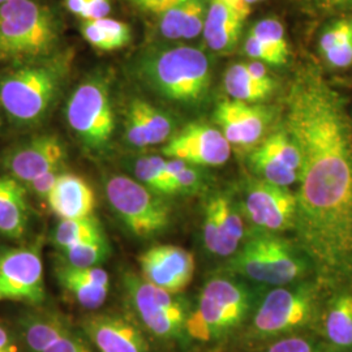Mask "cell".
I'll use <instances>...</instances> for the list:
<instances>
[{
	"mask_svg": "<svg viewBox=\"0 0 352 352\" xmlns=\"http://www.w3.org/2000/svg\"><path fill=\"white\" fill-rule=\"evenodd\" d=\"M72 322L58 311H28L17 320V334L25 352H42L58 340Z\"/></svg>",
	"mask_w": 352,
	"mask_h": 352,
	"instance_id": "obj_22",
	"label": "cell"
},
{
	"mask_svg": "<svg viewBox=\"0 0 352 352\" xmlns=\"http://www.w3.org/2000/svg\"><path fill=\"white\" fill-rule=\"evenodd\" d=\"M250 161L253 171L265 182L282 187H289L294 183H299L300 174L298 171H294L287 166L280 164L260 146L253 151Z\"/></svg>",
	"mask_w": 352,
	"mask_h": 352,
	"instance_id": "obj_29",
	"label": "cell"
},
{
	"mask_svg": "<svg viewBox=\"0 0 352 352\" xmlns=\"http://www.w3.org/2000/svg\"><path fill=\"white\" fill-rule=\"evenodd\" d=\"M135 175L140 183L158 195H174L171 179L166 171V160L162 157L139 158L135 164Z\"/></svg>",
	"mask_w": 352,
	"mask_h": 352,
	"instance_id": "obj_30",
	"label": "cell"
},
{
	"mask_svg": "<svg viewBox=\"0 0 352 352\" xmlns=\"http://www.w3.org/2000/svg\"><path fill=\"white\" fill-rule=\"evenodd\" d=\"M200 174L190 166L173 177V187L175 193H190L200 187Z\"/></svg>",
	"mask_w": 352,
	"mask_h": 352,
	"instance_id": "obj_39",
	"label": "cell"
},
{
	"mask_svg": "<svg viewBox=\"0 0 352 352\" xmlns=\"http://www.w3.org/2000/svg\"><path fill=\"white\" fill-rule=\"evenodd\" d=\"M350 39H352V20H340L322 34L320 39V50L324 55Z\"/></svg>",
	"mask_w": 352,
	"mask_h": 352,
	"instance_id": "obj_35",
	"label": "cell"
},
{
	"mask_svg": "<svg viewBox=\"0 0 352 352\" xmlns=\"http://www.w3.org/2000/svg\"><path fill=\"white\" fill-rule=\"evenodd\" d=\"M257 1H261V0H257Z\"/></svg>",
	"mask_w": 352,
	"mask_h": 352,
	"instance_id": "obj_49",
	"label": "cell"
},
{
	"mask_svg": "<svg viewBox=\"0 0 352 352\" xmlns=\"http://www.w3.org/2000/svg\"><path fill=\"white\" fill-rule=\"evenodd\" d=\"M142 69L158 93L182 103L201 101L210 84L208 56L201 50L188 46L153 55Z\"/></svg>",
	"mask_w": 352,
	"mask_h": 352,
	"instance_id": "obj_4",
	"label": "cell"
},
{
	"mask_svg": "<svg viewBox=\"0 0 352 352\" xmlns=\"http://www.w3.org/2000/svg\"><path fill=\"white\" fill-rule=\"evenodd\" d=\"M97 23L100 24L109 38L113 51L119 50L129 43L132 34H131L129 26L126 25V23L109 19V17L97 19Z\"/></svg>",
	"mask_w": 352,
	"mask_h": 352,
	"instance_id": "obj_36",
	"label": "cell"
},
{
	"mask_svg": "<svg viewBox=\"0 0 352 352\" xmlns=\"http://www.w3.org/2000/svg\"><path fill=\"white\" fill-rule=\"evenodd\" d=\"M91 346L87 336L72 327L42 352H93Z\"/></svg>",
	"mask_w": 352,
	"mask_h": 352,
	"instance_id": "obj_33",
	"label": "cell"
},
{
	"mask_svg": "<svg viewBox=\"0 0 352 352\" xmlns=\"http://www.w3.org/2000/svg\"><path fill=\"white\" fill-rule=\"evenodd\" d=\"M132 1L135 6H138L144 11H149V12L162 13L168 10L170 7L175 6L182 0H129Z\"/></svg>",
	"mask_w": 352,
	"mask_h": 352,
	"instance_id": "obj_43",
	"label": "cell"
},
{
	"mask_svg": "<svg viewBox=\"0 0 352 352\" xmlns=\"http://www.w3.org/2000/svg\"><path fill=\"white\" fill-rule=\"evenodd\" d=\"M315 1L317 4L327 7V8H337V7L347 6L352 3V0H315Z\"/></svg>",
	"mask_w": 352,
	"mask_h": 352,
	"instance_id": "obj_46",
	"label": "cell"
},
{
	"mask_svg": "<svg viewBox=\"0 0 352 352\" xmlns=\"http://www.w3.org/2000/svg\"><path fill=\"white\" fill-rule=\"evenodd\" d=\"M81 331L100 352H149L138 325L113 314H91L80 321Z\"/></svg>",
	"mask_w": 352,
	"mask_h": 352,
	"instance_id": "obj_16",
	"label": "cell"
},
{
	"mask_svg": "<svg viewBox=\"0 0 352 352\" xmlns=\"http://www.w3.org/2000/svg\"><path fill=\"white\" fill-rule=\"evenodd\" d=\"M28 226V189L11 176L0 175V235L8 239H23Z\"/></svg>",
	"mask_w": 352,
	"mask_h": 352,
	"instance_id": "obj_23",
	"label": "cell"
},
{
	"mask_svg": "<svg viewBox=\"0 0 352 352\" xmlns=\"http://www.w3.org/2000/svg\"><path fill=\"white\" fill-rule=\"evenodd\" d=\"M285 131L302 157L298 244L325 282H346L352 279L351 124L338 91L312 65L289 82Z\"/></svg>",
	"mask_w": 352,
	"mask_h": 352,
	"instance_id": "obj_1",
	"label": "cell"
},
{
	"mask_svg": "<svg viewBox=\"0 0 352 352\" xmlns=\"http://www.w3.org/2000/svg\"><path fill=\"white\" fill-rule=\"evenodd\" d=\"M109 256L106 239L88 241L60 251L59 261L74 267L101 266Z\"/></svg>",
	"mask_w": 352,
	"mask_h": 352,
	"instance_id": "obj_31",
	"label": "cell"
},
{
	"mask_svg": "<svg viewBox=\"0 0 352 352\" xmlns=\"http://www.w3.org/2000/svg\"><path fill=\"white\" fill-rule=\"evenodd\" d=\"M208 206L213 210L223 239L234 251H238L239 243L244 238V225L232 202L223 196H217L209 201Z\"/></svg>",
	"mask_w": 352,
	"mask_h": 352,
	"instance_id": "obj_28",
	"label": "cell"
},
{
	"mask_svg": "<svg viewBox=\"0 0 352 352\" xmlns=\"http://www.w3.org/2000/svg\"><path fill=\"white\" fill-rule=\"evenodd\" d=\"M67 149L56 135H38L14 145L4 154L7 175L24 186L37 176L63 167Z\"/></svg>",
	"mask_w": 352,
	"mask_h": 352,
	"instance_id": "obj_13",
	"label": "cell"
},
{
	"mask_svg": "<svg viewBox=\"0 0 352 352\" xmlns=\"http://www.w3.org/2000/svg\"><path fill=\"white\" fill-rule=\"evenodd\" d=\"M215 120L227 141L239 148L254 146L263 139L269 122L263 109L235 100L218 104Z\"/></svg>",
	"mask_w": 352,
	"mask_h": 352,
	"instance_id": "obj_18",
	"label": "cell"
},
{
	"mask_svg": "<svg viewBox=\"0 0 352 352\" xmlns=\"http://www.w3.org/2000/svg\"><path fill=\"white\" fill-rule=\"evenodd\" d=\"M59 38L50 10L36 0L0 4V63L21 64L50 56Z\"/></svg>",
	"mask_w": 352,
	"mask_h": 352,
	"instance_id": "obj_3",
	"label": "cell"
},
{
	"mask_svg": "<svg viewBox=\"0 0 352 352\" xmlns=\"http://www.w3.org/2000/svg\"><path fill=\"white\" fill-rule=\"evenodd\" d=\"M173 122L166 113L142 100H133L128 106L126 136L136 148H146L166 142L171 136Z\"/></svg>",
	"mask_w": 352,
	"mask_h": 352,
	"instance_id": "obj_20",
	"label": "cell"
},
{
	"mask_svg": "<svg viewBox=\"0 0 352 352\" xmlns=\"http://www.w3.org/2000/svg\"><path fill=\"white\" fill-rule=\"evenodd\" d=\"M124 279L128 299L142 325L158 338L177 337L187 324V311L173 292L161 289L136 274Z\"/></svg>",
	"mask_w": 352,
	"mask_h": 352,
	"instance_id": "obj_9",
	"label": "cell"
},
{
	"mask_svg": "<svg viewBox=\"0 0 352 352\" xmlns=\"http://www.w3.org/2000/svg\"><path fill=\"white\" fill-rule=\"evenodd\" d=\"M0 352H25L17 331L0 324Z\"/></svg>",
	"mask_w": 352,
	"mask_h": 352,
	"instance_id": "obj_42",
	"label": "cell"
},
{
	"mask_svg": "<svg viewBox=\"0 0 352 352\" xmlns=\"http://www.w3.org/2000/svg\"><path fill=\"white\" fill-rule=\"evenodd\" d=\"M234 254L232 272L266 285H289L307 270L305 261L289 241L267 231L252 235Z\"/></svg>",
	"mask_w": 352,
	"mask_h": 352,
	"instance_id": "obj_5",
	"label": "cell"
},
{
	"mask_svg": "<svg viewBox=\"0 0 352 352\" xmlns=\"http://www.w3.org/2000/svg\"><path fill=\"white\" fill-rule=\"evenodd\" d=\"M266 352H321L317 350L314 344L304 338L299 337H289L285 340H279L273 346L269 347Z\"/></svg>",
	"mask_w": 352,
	"mask_h": 352,
	"instance_id": "obj_40",
	"label": "cell"
},
{
	"mask_svg": "<svg viewBox=\"0 0 352 352\" xmlns=\"http://www.w3.org/2000/svg\"><path fill=\"white\" fill-rule=\"evenodd\" d=\"M55 278L60 287L84 309L101 308L109 296L110 277L101 266L74 267L58 261Z\"/></svg>",
	"mask_w": 352,
	"mask_h": 352,
	"instance_id": "obj_19",
	"label": "cell"
},
{
	"mask_svg": "<svg viewBox=\"0 0 352 352\" xmlns=\"http://www.w3.org/2000/svg\"><path fill=\"white\" fill-rule=\"evenodd\" d=\"M71 131L87 148L103 149L115 129L113 106L107 85L100 78L81 82L71 94L65 107Z\"/></svg>",
	"mask_w": 352,
	"mask_h": 352,
	"instance_id": "obj_8",
	"label": "cell"
},
{
	"mask_svg": "<svg viewBox=\"0 0 352 352\" xmlns=\"http://www.w3.org/2000/svg\"><path fill=\"white\" fill-rule=\"evenodd\" d=\"M250 13L251 4L245 0H209L202 32L208 47L215 52L232 50Z\"/></svg>",
	"mask_w": 352,
	"mask_h": 352,
	"instance_id": "obj_17",
	"label": "cell"
},
{
	"mask_svg": "<svg viewBox=\"0 0 352 352\" xmlns=\"http://www.w3.org/2000/svg\"><path fill=\"white\" fill-rule=\"evenodd\" d=\"M67 10L82 20L88 19V1L87 0H64Z\"/></svg>",
	"mask_w": 352,
	"mask_h": 352,
	"instance_id": "obj_45",
	"label": "cell"
},
{
	"mask_svg": "<svg viewBox=\"0 0 352 352\" xmlns=\"http://www.w3.org/2000/svg\"><path fill=\"white\" fill-rule=\"evenodd\" d=\"M244 51L245 54L261 63L273 64V65H280L287 62L285 56H282L278 51L274 50L272 46L266 45L263 41L253 37L248 34V38L245 39L244 43Z\"/></svg>",
	"mask_w": 352,
	"mask_h": 352,
	"instance_id": "obj_34",
	"label": "cell"
},
{
	"mask_svg": "<svg viewBox=\"0 0 352 352\" xmlns=\"http://www.w3.org/2000/svg\"><path fill=\"white\" fill-rule=\"evenodd\" d=\"M327 63L336 68H346L352 64V39L324 54Z\"/></svg>",
	"mask_w": 352,
	"mask_h": 352,
	"instance_id": "obj_41",
	"label": "cell"
},
{
	"mask_svg": "<svg viewBox=\"0 0 352 352\" xmlns=\"http://www.w3.org/2000/svg\"><path fill=\"white\" fill-rule=\"evenodd\" d=\"M71 55L47 56L0 76V107L14 124L37 126L58 100L71 67Z\"/></svg>",
	"mask_w": 352,
	"mask_h": 352,
	"instance_id": "obj_2",
	"label": "cell"
},
{
	"mask_svg": "<svg viewBox=\"0 0 352 352\" xmlns=\"http://www.w3.org/2000/svg\"><path fill=\"white\" fill-rule=\"evenodd\" d=\"M106 196L113 212L136 236L148 238L168 226V205L161 195L139 180L128 176H111L106 183Z\"/></svg>",
	"mask_w": 352,
	"mask_h": 352,
	"instance_id": "obj_7",
	"label": "cell"
},
{
	"mask_svg": "<svg viewBox=\"0 0 352 352\" xmlns=\"http://www.w3.org/2000/svg\"><path fill=\"white\" fill-rule=\"evenodd\" d=\"M250 34L265 42L278 51L282 56L289 59V43L283 25L276 19H265L252 28Z\"/></svg>",
	"mask_w": 352,
	"mask_h": 352,
	"instance_id": "obj_32",
	"label": "cell"
},
{
	"mask_svg": "<svg viewBox=\"0 0 352 352\" xmlns=\"http://www.w3.org/2000/svg\"><path fill=\"white\" fill-rule=\"evenodd\" d=\"M245 1H247V3H248V4H254V3H256V1H257V0H245Z\"/></svg>",
	"mask_w": 352,
	"mask_h": 352,
	"instance_id": "obj_47",
	"label": "cell"
},
{
	"mask_svg": "<svg viewBox=\"0 0 352 352\" xmlns=\"http://www.w3.org/2000/svg\"><path fill=\"white\" fill-rule=\"evenodd\" d=\"M6 1H8V0H0V4H3V3H6Z\"/></svg>",
	"mask_w": 352,
	"mask_h": 352,
	"instance_id": "obj_48",
	"label": "cell"
},
{
	"mask_svg": "<svg viewBox=\"0 0 352 352\" xmlns=\"http://www.w3.org/2000/svg\"><path fill=\"white\" fill-rule=\"evenodd\" d=\"M62 173H63L62 168L47 171L25 184L26 189H29L30 193L34 195L37 199H42V200L47 201V197H49L51 190L55 187L58 177Z\"/></svg>",
	"mask_w": 352,
	"mask_h": 352,
	"instance_id": "obj_37",
	"label": "cell"
},
{
	"mask_svg": "<svg viewBox=\"0 0 352 352\" xmlns=\"http://www.w3.org/2000/svg\"><path fill=\"white\" fill-rule=\"evenodd\" d=\"M244 209L248 218L263 231L280 232L295 226L296 193L263 179L251 182Z\"/></svg>",
	"mask_w": 352,
	"mask_h": 352,
	"instance_id": "obj_12",
	"label": "cell"
},
{
	"mask_svg": "<svg viewBox=\"0 0 352 352\" xmlns=\"http://www.w3.org/2000/svg\"><path fill=\"white\" fill-rule=\"evenodd\" d=\"M106 239L100 222L91 215L85 218L60 219L52 232V243L59 250L77 244Z\"/></svg>",
	"mask_w": 352,
	"mask_h": 352,
	"instance_id": "obj_26",
	"label": "cell"
},
{
	"mask_svg": "<svg viewBox=\"0 0 352 352\" xmlns=\"http://www.w3.org/2000/svg\"><path fill=\"white\" fill-rule=\"evenodd\" d=\"M46 202L60 219L85 218L94 213L96 193L81 176L62 173Z\"/></svg>",
	"mask_w": 352,
	"mask_h": 352,
	"instance_id": "obj_21",
	"label": "cell"
},
{
	"mask_svg": "<svg viewBox=\"0 0 352 352\" xmlns=\"http://www.w3.org/2000/svg\"><path fill=\"white\" fill-rule=\"evenodd\" d=\"M168 158L199 166H222L231 154V144L222 131L205 124H189L164 146Z\"/></svg>",
	"mask_w": 352,
	"mask_h": 352,
	"instance_id": "obj_14",
	"label": "cell"
},
{
	"mask_svg": "<svg viewBox=\"0 0 352 352\" xmlns=\"http://www.w3.org/2000/svg\"><path fill=\"white\" fill-rule=\"evenodd\" d=\"M248 309L247 289L226 278H214L204 286L199 307L187 318L186 329L195 340L209 342L238 327Z\"/></svg>",
	"mask_w": 352,
	"mask_h": 352,
	"instance_id": "obj_6",
	"label": "cell"
},
{
	"mask_svg": "<svg viewBox=\"0 0 352 352\" xmlns=\"http://www.w3.org/2000/svg\"><path fill=\"white\" fill-rule=\"evenodd\" d=\"M82 37L87 39L94 49L101 51H113L110 41L103 32L97 20H84L81 24Z\"/></svg>",
	"mask_w": 352,
	"mask_h": 352,
	"instance_id": "obj_38",
	"label": "cell"
},
{
	"mask_svg": "<svg viewBox=\"0 0 352 352\" xmlns=\"http://www.w3.org/2000/svg\"><path fill=\"white\" fill-rule=\"evenodd\" d=\"M273 89V80L260 81L254 78L247 69L245 63L231 65L225 75V90L235 101L247 103L263 101L269 97Z\"/></svg>",
	"mask_w": 352,
	"mask_h": 352,
	"instance_id": "obj_25",
	"label": "cell"
},
{
	"mask_svg": "<svg viewBox=\"0 0 352 352\" xmlns=\"http://www.w3.org/2000/svg\"><path fill=\"white\" fill-rule=\"evenodd\" d=\"M46 300L41 245L0 250V302L38 307Z\"/></svg>",
	"mask_w": 352,
	"mask_h": 352,
	"instance_id": "obj_10",
	"label": "cell"
},
{
	"mask_svg": "<svg viewBox=\"0 0 352 352\" xmlns=\"http://www.w3.org/2000/svg\"><path fill=\"white\" fill-rule=\"evenodd\" d=\"M315 291L309 286L279 287L267 294L258 307L253 325L261 336H276L305 325L314 315Z\"/></svg>",
	"mask_w": 352,
	"mask_h": 352,
	"instance_id": "obj_11",
	"label": "cell"
},
{
	"mask_svg": "<svg viewBox=\"0 0 352 352\" xmlns=\"http://www.w3.org/2000/svg\"><path fill=\"white\" fill-rule=\"evenodd\" d=\"M88 1V19L97 20L107 17L111 12L110 0H87Z\"/></svg>",
	"mask_w": 352,
	"mask_h": 352,
	"instance_id": "obj_44",
	"label": "cell"
},
{
	"mask_svg": "<svg viewBox=\"0 0 352 352\" xmlns=\"http://www.w3.org/2000/svg\"><path fill=\"white\" fill-rule=\"evenodd\" d=\"M205 0H182L161 14L160 30L167 39H193L204 32Z\"/></svg>",
	"mask_w": 352,
	"mask_h": 352,
	"instance_id": "obj_24",
	"label": "cell"
},
{
	"mask_svg": "<svg viewBox=\"0 0 352 352\" xmlns=\"http://www.w3.org/2000/svg\"><path fill=\"white\" fill-rule=\"evenodd\" d=\"M141 277L173 294L188 286L195 274V258L190 252L177 245H155L139 257Z\"/></svg>",
	"mask_w": 352,
	"mask_h": 352,
	"instance_id": "obj_15",
	"label": "cell"
},
{
	"mask_svg": "<svg viewBox=\"0 0 352 352\" xmlns=\"http://www.w3.org/2000/svg\"><path fill=\"white\" fill-rule=\"evenodd\" d=\"M325 331L330 342L338 347L352 346V294H340L331 302L327 320Z\"/></svg>",
	"mask_w": 352,
	"mask_h": 352,
	"instance_id": "obj_27",
	"label": "cell"
}]
</instances>
